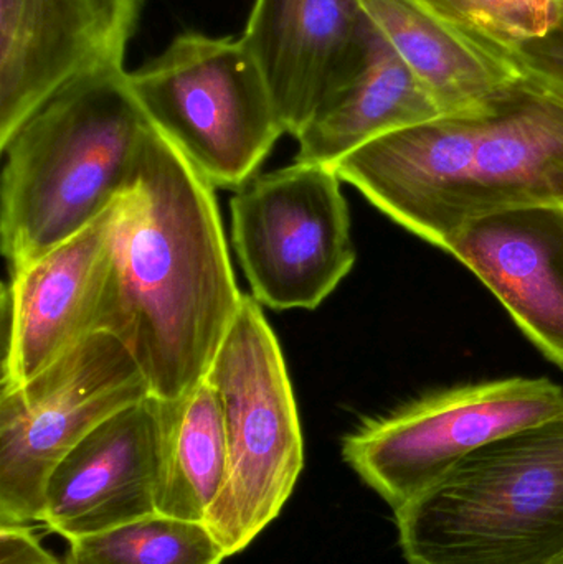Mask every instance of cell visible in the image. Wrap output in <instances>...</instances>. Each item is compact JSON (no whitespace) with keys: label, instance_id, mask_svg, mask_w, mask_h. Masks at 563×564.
<instances>
[{"label":"cell","instance_id":"obj_21","mask_svg":"<svg viewBox=\"0 0 563 564\" xmlns=\"http://www.w3.org/2000/svg\"><path fill=\"white\" fill-rule=\"evenodd\" d=\"M0 564H65L46 552L29 525H0Z\"/></svg>","mask_w":563,"mask_h":564},{"label":"cell","instance_id":"obj_16","mask_svg":"<svg viewBox=\"0 0 563 564\" xmlns=\"http://www.w3.org/2000/svg\"><path fill=\"white\" fill-rule=\"evenodd\" d=\"M442 116L489 111L521 78L508 59L469 43L412 0H362Z\"/></svg>","mask_w":563,"mask_h":564},{"label":"cell","instance_id":"obj_18","mask_svg":"<svg viewBox=\"0 0 563 564\" xmlns=\"http://www.w3.org/2000/svg\"><path fill=\"white\" fill-rule=\"evenodd\" d=\"M227 558L205 523L152 513L69 542L65 564H221Z\"/></svg>","mask_w":563,"mask_h":564},{"label":"cell","instance_id":"obj_17","mask_svg":"<svg viewBox=\"0 0 563 564\" xmlns=\"http://www.w3.org/2000/svg\"><path fill=\"white\" fill-rule=\"evenodd\" d=\"M159 414L155 510L204 523L227 474V437L217 393L204 380L177 400L159 401Z\"/></svg>","mask_w":563,"mask_h":564},{"label":"cell","instance_id":"obj_12","mask_svg":"<svg viewBox=\"0 0 563 564\" xmlns=\"http://www.w3.org/2000/svg\"><path fill=\"white\" fill-rule=\"evenodd\" d=\"M370 29L362 0H253L240 36L288 134L296 138L353 78Z\"/></svg>","mask_w":563,"mask_h":564},{"label":"cell","instance_id":"obj_13","mask_svg":"<svg viewBox=\"0 0 563 564\" xmlns=\"http://www.w3.org/2000/svg\"><path fill=\"white\" fill-rule=\"evenodd\" d=\"M159 443L155 398L102 421L53 469L42 525L75 542L158 513Z\"/></svg>","mask_w":563,"mask_h":564},{"label":"cell","instance_id":"obj_2","mask_svg":"<svg viewBox=\"0 0 563 564\" xmlns=\"http://www.w3.org/2000/svg\"><path fill=\"white\" fill-rule=\"evenodd\" d=\"M333 169L390 220L446 251L479 218L563 207V99L521 76L489 111L390 132Z\"/></svg>","mask_w":563,"mask_h":564},{"label":"cell","instance_id":"obj_19","mask_svg":"<svg viewBox=\"0 0 563 564\" xmlns=\"http://www.w3.org/2000/svg\"><path fill=\"white\" fill-rule=\"evenodd\" d=\"M498 58L542 39L563 17V0H412Z\"/></svg>","mask_w":563,"mask_h":564},{"label":"cell","instance_id":"obj_7","mask_svg":"<svg viewBox=\"0 0 563 564\" xmlns=\"http://www.w3.org/2000/svg\"><path fill=\"white\" fill-rule=\"evenodd\" d=\"M562 413L563 387L549 378L462 384L364 421L343 457L396 512L479 447Z\"/></svg>","mask_w":563,"mask_h":564},{"label":"cell","instance_id":"obj_5","mask_svg":"<svg viewBox=\"0 0 563 564\" xmlns=\"http://www.w3.org/2000/svg\"><path fill=\"white\" fill-rule=\"evenodd\" d=\"M205 380L218 397L227 474L205 527L227 556L243 552L280 517L304 467V440L280 341L251 295Z\"/></svg>","mask_w":563,"mask_h":564},{"label":"cell","instance_id":"obj_22","mask_svg":"<svg viewBox=\"0 0 563 564\" xmlns=\"http://www.w3.org/2000/svg\"><path fill=\"white\" fill-rule=\"evenodd\" d=\"M555 564H563V558H562V560H559V562H557V563H555Z\"/></svg>","mask_w":563,"mask_h":564},{"label":"cell","instance_id":"obj_11","mask_svg":"<svg viewBox=\"0 0 563 564\" xmlns=\"http://www.w3.org/2000/svg\"><path fill=\"white\" fill-rule=\"evenodd\" d=\"M115 205L3 285L2 390L32 380L101 328L112 268Z\"/></svg>","mask_w":563,"mask_h":564},{"label":"cell","instance_id":"obj_4","mask_svg":"<svg viewBox=\"0 0 563 564\" xmlns=\"http://www.w3.org/2000/svg\"><path fill=\"white\" fill-rule=\"evenodd\" d=\"M396 517L409 564L563 558V413L459 460Z\"/></svg>","mask_w":563,"mask_h":564},{"label":"cell","instance_id":"obj_14","mask_svg":"<svg viewBox=\"0 0 563 564\" xmlns=\"http://www.w3.org/2000/svg\"><path fill=\"white\" fill-rule=\"evenodd\" d=\"M446 253L465 264L545 358L563 368V207L473 221Z\"/></svg>","mask_w":563,"mask_h":564},{"label":"cell","instance_id":"obj_15","mask_svg":"<svg viewBox=\"0 0 563 564\" xmlns=\"http://www.w3.org/2000/svg\"><path fill=\"white\" fill-rule=\"evenodd\" d=\"M436 118L435 102L372 20L359 69L294 138L296 162L334 167L382 135Z\"/></svg>","mask_w":563,"mask_h":564},{"label":"cell","instance_id":"obj_3","mask_svg":"<svg viewBox=\"0 0 563 564\" xmlns=\"http://www.w3.org/2000/svg\"><path fill=\"white\" fill-rule=\"evenodd\" d=\"M128 75L112 66L79 76L0 148L10 273L85 230L131 185L151 121Z\"/></svg>","mask_w":563,"mask_h":564},{"label":"cell","instance_id":"obj_8","mask_svg":"<svg viewBox=\"0 0 563 564\" xmlns=\"http://www.w3.org/2000/svg\"><path fill=\"white\" fill-rule=\"evenodd\" d=\"M151 397L128 348L96 332L0 397V525L42 523L48 477L102 421Z\"/></svg>","mask_w":563,"mask_h":564},{"label":"cell","instance_id":"obj_20","mask_svg":"<svg viewBox=\"0 0 563 564\" xmlns=\"http://www.w3.org/2000/svg\"><path fill=\"white\" fill-rule=\"evenodd\" d=\"M508 62L519 75L563 99V17L552 32L516 50Z\"/></svg>","mask_w":563,"mask_h":564},{"label":"cell","instance_id":"obj_6","mask_svg":"<svg viewBox=\"0 0 563 564\" xmlns=\"http://www.w3.org/2000/svg\"><path fill=\"white\" fill-rule=\"evenodd\" d=\"M128 79L145 118L214 187L238 191L288 134L241 36L178 33Z\"/></svg>","mask_w":563,"mask_h":564},{"label":"cell","instance_id":"obj_1","mask_svg":"<svg viewBox=\"0 0 563 564\" xmlns=\"http://www.w3.org/2000/svg\"><path fill=\"white\" fill-rule=\"evenodd\" d=\"M214 188L151 124L134 178L115 204L99 332L128 348L159 401L205 380L243 299Z\"/></svg>","mask_w":563,"mask_h":564},{"label":"cell","instance_id":"obj_9","mask_svg":"<svg viewBox=\"0 0 563 564\" xmlns=\"http://www.w3.org/2000/svg\"><path fill=\"white\" fill-rule=\"evenodd\" d=\"M340 184L333 167L294 162L238 188L231 241L258 304L313 311L353 271L356 248Z\"/></svg>","mask_w":563,"mask_h":564},{"label":"cell","instance_id":"obj_10","mask_svg":"<svg viewBox=\"0 0 563 564\" xmlns=\"http://www.w3.org/2000/svg\"><path fill=\"white\" fill-rule=\"evenodd\" d=\"M145 0H0V148L79 76L124 66Z\"/></svg>","mask_w":563,"mask_h":564}]
</instances>
